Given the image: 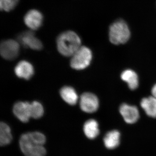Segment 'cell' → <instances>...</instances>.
Returning a JSON list of instances; mask_svg holds the SVG:
<instances>
[{"label": "cell", "instance_id": "1", "mask_svg": "<svg viewBox=\"0 0 156 156\" xmlns=\"http://www.w3.org/2000/svg\"><path fill=\"white\" fill-rule=\"evenodd\" d=\"M46 137L41 132H32L23 134L20 139V149L25 156H44V147Z\"/></svg>", "mask_w": 156, "mask_h": 156}, {"label": "cell", "instance_id": "2", "mask_svg": "<svg viewBox=\"0 0 156 156\" xmlns=\"http://www.w3.org/2000/svg\"><path fill=\"white\" fill-rule=\"evenodd\" d=\"M79 36L73 31H66L59 34L56 40L57 50L65 56H72L81 47Z\"/></svg>", "mask_w": 156, "mask_h": 156}, {"label": "cell", "instance_id": "3", "mask_svg": "<svg viewBox=\"0 0 156 156\" xmlns=\"http://www.w3.org/2000/svg\"><path fill=\"white\" fill-rule=\"evenodd\" d=\"M130 30L125 21L119 20L111 25L109 31V40L115 45L125 44L130 38Z\"/></svg>", "mask_w": 156, "mask_h": 156}, {"label": "cell", "instance_id": "4", "mask_svg": "<svg viewBox=\"0 0 156 156\" xmlns=\"http://www.w3.org/2000/svg\"><path fill=\"white\" fill-rule=\"evenodd\" d=\"M70 66L73 69L82 70L87 68L92 60V51L85 46L80 48L73 55Z\"/></svg>", "mask_w": 156, "mask_h": 156}, {"label": "cell", "instance_id": "5", "mask_svg": "<svg viewBox=\"0 0 156 156\" xmlns=\"http://www.w3.org/2000/svg\"><path fill=\"white\" fill-rule=\"evenodd\" d=\"M19 50V43L11 39L3 41L0 46L1 56L7 60H13L17 58Z\"/></svg>", "mask_w": 156, "mask_h": 156}, {"label": "cell", "instance_id": "6", "mask_svg": "<svg viewBox=\"0 0 156 156\" xmlns=\"http://www.w3.org/2000/svg\"><path fill=\"white\" fill-rule=\"evenodd\" d=\"M18 42L25 48L32 50H40L43 48L41 41L35 36V34L32 31L24 32L18 37Z\"/></svg>", "mask_w": 156, "mask_h": 156}, {"label": "cell", "instance_id": "7", "mask_svg": "<svg viewBox=\"0 0 156 156\" xmlns=\"http://www.w3.org/2000/svg\"><path fill=\"white\" fill-rule=\"evenodd\" d=\"M80 106L83 111L88 113H94L99 106V101L97 96L90 92L83 93L81 96Z\"/></svg>", "mask_w": 156, "mask_h": 156}, {"label": "cell", "instance_id": "8", "mask_svg": "<svg viewBox=\"0 0 156 156\" xmlns=\"http://www.w3.org/2000/svg\"><path fill=\"white\" fill-rule=\"evenodd\" d=\"M13 112L20 121L23 122H27L31 118L30 103L27 101H18L14 105Z\"/></svg>", "mask_w": 156, "mask_h": 156}, {"label": "cell", "instance_id": "9", "mask_svg": "<svg viewBox=\"0 0 156 156\" xmlns=\"http://www.w3.org/2000/svg\"><path fill=\"white\" fill-rule=\"evenodd\" d=\"M43 21V16L41 13L35 9L29 11L24 17L26 25L32 30H37L40 28Z\"/></svg>", "mask_w": 156, "mask_h": 156}, {"label": "cell", "instance_id": "10", "mask_svg": "<svg viewBox=\"0 0 156 156\" xmlns=\"http://www.w3.org/2000/svg\"><path fill=\"white\" fill-rule=\"evenodd\" d=\"M119 112L125 122L128 124H134L139 119V112L136 106L123 104L120 107Z\"/></svg>", "mask_w": 156, "mask_h": 156}, {"label": "cell", "instance_id": "11", "mask_svg": "<svg viewBox=\"0 0 156 156\" xmlns=\"http://www.w3.org/2000/svg\"><path fill=\"white\" fill-rule=\"evenodd\" d=\"M14 72L18 77L29 80L34 74L33 66L28 62L23 60L20 62L15 66Z\"/></svg>", "mask_w": 156, "mask_h": 156}, {"label": "cell", "instance_id": "12", "mask_svg": "<svg viewBox=\"0 0 156 156\" xmlns=\"http://www.w3.org/2000/svg\"><path fill=\"white\" fill-rule=\"evenodd\" d=\"M59 92L62 98L69 105H74L76 104L78 99V95L73 87L65 86L61 88Z\"/></svg>", "mask_w": 156, "mask_h": 156}, {"label": "cell", "instance_id": "13", "mask_svg": "<svg viewBox=\"0 0 156 156\" xmlns=\"http://www.w3.org/2000/svg\"><path fill=\"white\" fill-rule=\"evenodd\" d=\"M140 106L146 114L152 118H156V98L150 96L143 98Z\"/></svg>", "mask_w": 156, "mask_h": 156}, {"label": "cell", "instance_id": "14", "mask_svg": "<svg viewBox=\"0 0 156 156\" xmlns=\"http://www.w3.org/2000/svg\"><path fill=\"white\" fill-rule=\"evenodd\" d=\"M120 134L117 130L109 131L104 138L105 145L109 149H114L120 144Z\"/></svg>", "mask_w": 156, "mask_h": 156}, {"label": "cell", "instance_id": "15", "mask_svg": "<svg viewBox=\"0 0 156 156\" xmlns=\"http://www.w3.org/2000/svg\"><path fill=\"white\" fill-rule=\"evenodd\" d=\"M121 79L128 84V87L131 90H134L138 87V76L136 73L131 69L124 71L121 74Z\"/></svg>", "mask_w": 156, "mask_h": 156}, {"label": "cell", "instance_id": "16", "mask_svg": "<svg viewBox=\"0 0 156 156\" xmlns=\"http://www.w3.org/2000/svg\"><path fill=\"white\" fill-rule=\"evenodd\" d=\"M83 131L86 136L90 139H95L99 133L98 124L94 119H89L84 124Z\"/></svg>", "mask_w": 156, "mask_h": 156}, {"label": "cell", "instance_id": "17", "mask_svg": "<svg viewBox=\"0 0 156 156\" xmlns=\"http://www.w3.org/2000/svg\"><path fill=\"white\" fill-rule=\"evenodd\" d=\"M12 140L11 128L7 124L2 122L0 125V144L2 146L8 145Z\"/></svg>", "mask_w": 156, "mask_h": 156}, {"label": "cell", "instance_id": "18", "mask_svg": "<svg viewBox=\"0 0 156 156\" xmlns=\"http://www.w3.org/2000/svg\"><path fill=\"white\" fill-rule=\"evenodd\" d=\"M44 114V109L41 104L38 101H34L30 103L31 117L38 119L42 117Z\"/></svg>", "mask_w": 156, "mask_h": 156}, {"label": "cell", "instance_id": "19", "mask_svg": "<svg viewBox=\"0 0 156 156\" xmlns=\"http://www.w3.org/2000/svg\"><path fill=\"white\" fill-rule=\"evenodd\" d=\"M19 0H0V8L2 11L9 12L13 10L18 4Z\"/></svg>", "mask_w": 156, "mask_h": 156}, {"label": "cell", "instance_id": "20", "mask_svg": "<svg viewBox=\"0 0 156 156\" xmlns=\"http://www.w3.org/2000/svg\"><path fill=\"white\" fill-rule=\"evenodd\" d=\"M151 92L153 96L156 98V84L153 87L151 90Z\"/></svg>", "mask_w": 156, "mask_h": 156}]
</instances>
